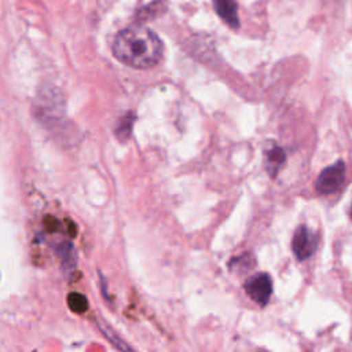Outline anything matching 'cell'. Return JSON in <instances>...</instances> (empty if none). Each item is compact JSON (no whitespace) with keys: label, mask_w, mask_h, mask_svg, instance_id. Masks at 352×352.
<instances>
[{"label":"cell","mask_w":352,"mask_h":352,"mask_svg":"<svg viewBox=\"0 0 352 352\" xmlns=\"http://www.w3.org/2000/svg\"><path fill=\"white\" fill-rule=\"evenodd\" d=\"M345 180V164L342 161H338L327 168H324L318 179H316V190L322 194H331L336 192Z\"/></svg>","instance_id":"obj_2"},{"label":"cell","mask_w":352,"mask_h":352,"mask_svg":"<svg viewBox=\"0 0 352 352\" xmlns=\"http://www.w3.org/2000/svg\"><path fill=\"white\" fill-rule=\"evenodd\" d=\"M351 219H352V206H351Z\"/></svg>","instance_id":"obj_8"},{"label":"cell","mask_w":352,"mask_h":352,"mask_svg":"<svg viewBox=\"0 0 352 352\" xmlns=\"http://www.w3.org/2000/svg\"><path fill=\"white\" fill-rule=\"evenodd\" d=\"M69 307L72 308V311L82 314L85 312V309L88 308V302L85 300V297L82 294H77V293H70L69 298H67Z\"/></svg>","instance_id":"obj_7"},{"label":"cell","mask_w":352,"mask_h":352,"mask_svg":"<svg viewBox=\"0 0 352 352\" xmlns=\"http://www.w3.org/2000/svg\"><path fill=\"white\" fill-rule=\"evenodd\" d=\"M265 160H267V169H268V173L271 176H275L276 172L279 170L280 165L285 162L286 160V154L283 151L282 147H272L270 150H267L265 153Z\"/></svg>","instance_id":"obj_6"},{"label":"cell","mask_w":352,"mask_h":352,"mask_svg":"<svg viewBox=\"0 0 352 352\" xmlns=\"http://www.w3.org/2000/svg\"><path fill=\"white\" fill-rule=\"evenodd\" d=\"M316 245L318 238L307 226H300L296 230L292 241V249L298 260H307L311 257L316 250Z\"/></svg>","instance_id":"obj_4"},{"label":"cell","mask_w":352,"mask_h":352,"mask_svg":"<svg viewBox=\"0 0 352 352\" xmlns=\"http://www.w3.org/2000/svg\"><path fill=\"white\" fill-rule=\"evenodd\" d=\"M246 294L258 305L264 307L272 294V279L268 274L260 272L249 278L245 283Z\"/></svg>","instance_id":"obj_3"},{"label":"cell","mask_w":352,"mask_h":352,"mask_svg":"<svg viewBox=\"0 0 352 352\" xmlns=\"http://www.w3.org/2000/svg\"><path fill=\"white\" fill-rule=\"evenodd\" d=\"M114 56L126 66L150 69L162 56V43L150 29L132 26L121 30L113 41Z\"/></svg>","instance_id":"obj_1"},{"label":"cell","mask_w":352,"mask_h":352,"mask_svg":"<svg viewBox=\"0 0 352 352\" xmlns=\"http://www.w3.org/2000/svg\"><path fill=\"white\" fill-rule=\"evenodd\" d=\"M213 7L217 15L231 28L236 29L239 26L238 8L235 0H213Z\"/></svg>","instance_id":"obj_5"}]
</instances>
